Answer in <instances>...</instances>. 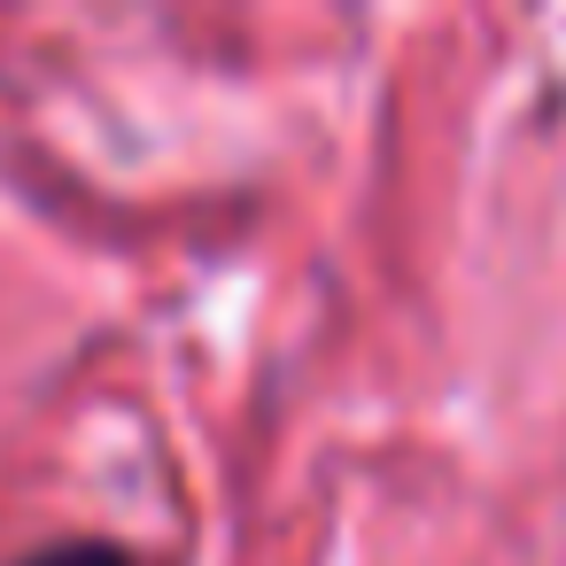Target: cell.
<instances>
[{
	"mask_svg": "<svg viewBox=\"0 0 566 566\" xmlns=\"http://www.w3.org/2000/svg\"><path fill=\"white\" fill-rule=\"evenodd\" d=\"M24 566H140L125 543H102V535H71V543H48V551H32Z\"/></svg>",
	"mask_w": 566,
	"mask_h": 566,
	"instance_id": "obj_1",
	"label": "cell"
}]
</instances>
